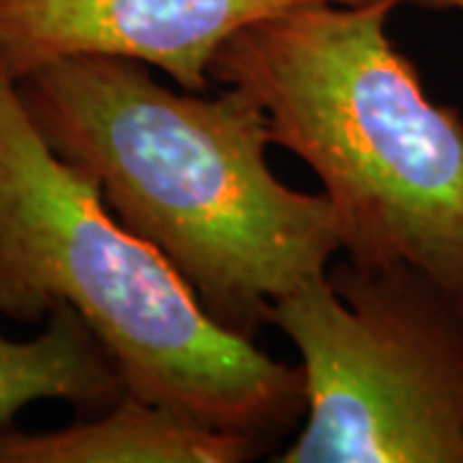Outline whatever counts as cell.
<instances>
[{
	"instance_id": "cell-6",
	"label": "cell",
	"mask_w": 463,
	"mask_h": 463,
	"mask_svg": "<svg viewBox=\"0 0 463 463\" xmlns=\"http://www.w3.org/2000/svg\"><path fill=\"white\" fill-rule=\"evenodd\" d=\"M260 450L263 443L245 432L134 394L60 430H0V463H242Z\"/></svg>"
},
{
	"instance_id": "cell-8",
	"label": "cell",
	"mask_w": 463,
	"mask_h": 463,
	"mask_svg": "<svg viewBox=\"0 0 463 463\" xmlns=\"http://www.w3.org/2000/svg\"><path fill=\"white\" fill-rule=\"evenodd\" d=\"M414 5L432 8V11H456L463 16V0H410Z\"/></svg>"
},
{
	"instance_id": "cell-4",
	"label": "cell",
	"mask_w": 463,
	"mask_h": 463,
	"mask_svg": "<svg viewBox=\"0 0 463 463\" xmlns=\"http://www.w3.org/2000/svg\"><path fill=\"white\" fill-rule=\"evenodd\" d=\"M307 422L279 463H463V298L410 265L353 268L276 298Z\"/></svg>"
},
{
	"instance_id": "cell-2",
	"label": "cell",
	"mask_w": 463,
	"mask_h": 463,
	"mask_svg": "<svg viewBox=\"0 0 463 463\" xmlns=\"http://www.w3.org/2000/svg\"><path fill=\"white\" fill-rule=\"evenodd\" d=\"M404 0L307 3L230 36L212 78L322 183L353 268L410 265L463 298V118L386 32Z\"/></svg>"
},
{
	"instance_id": "cell-1",
	"label": "cell",
	"mask_w": 463,
	"mask_h": 463,
	"mask_svg": "<svg viewBox=\"0 0 463 463\" xmlns=\"http://www.w3.org/2000/svg\"><path fill=\"white\" fill-rule=\"evenodd\" d=\"M16 83L50 147L227 330L252 337L276 298L330 273L332 203L270 170L268 121L240 88L178 93L121 57H67Z\"/></svg>"
},
{
	"instance_id": "cell-3",
	"label": "cell",
	"mask_w": 463,
	"mask_h": 463,
	"mask_svg": "<svg viewBox=\"0 0 463 463\" xmlns=\"http://www.w3.org/2000/svg\"><path fill=\"white\" fill-rule=\"evenodd\" d=\"M70 307L111 358L124 394L260 440L307 410L301 365L227 330L99 185L36 129L0 62V315Z\"/></svg>"
},
{
	"instance_id": "cell-7",
	"label": "cell",
	"mask_w": 463,
	"mask_h": 463,
	"mask_svg": "<svg viewBox=\"0 0 463 463\" xmlns=\"http://www.w3.org/2000/svg\"><path fill=\"white\" fill-rule=\"evenodd\" d=\"M121 397L111 358L75 309L54 307L47 327L29 340L0 335V425L44 399L109 410Z\"/></svg>"
},
{
	"instance_id": "cell-5",
	"label": "cell",
	"mask_w": 463,
	"mask_h": 463,
	"mask_svg": "<svg viewBox=\"0 0 463 463\" xmlns=\"http://www.w3.org/2000/svg\"><path fill=\"white\" fill-rule=\"evenodd\" d=\"M307 3L325 0H0V62L21 80L67 57H121L206 93L230 36Z\"/></svg>"
},
{
	"instance_id": "cell-9",
	"label": "cell",
	"mask_w": 463,
	"mask_h": 463,
	"mask_svg": "<svg viewBox=\"0 0 463 463\" xmlns=\"http://www.w3.org/2000/svg\"><path fill=\"white\" fill-rule=\"evenodd\" d=\"M404 3H410V0H404Z\"/></svg>"
}]
</instances>
